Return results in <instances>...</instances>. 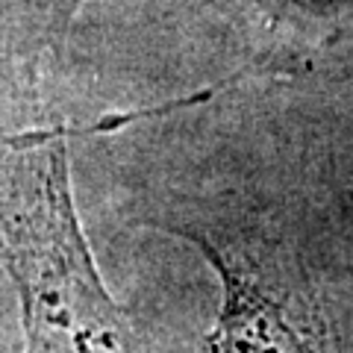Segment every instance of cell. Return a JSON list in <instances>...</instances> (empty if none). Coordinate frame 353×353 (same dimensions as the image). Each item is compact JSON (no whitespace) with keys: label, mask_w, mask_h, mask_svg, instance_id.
<instances>
[{"label":"cell","mask_w":353,"mask_h":353,"mask_svg":"<svg viewBox=\"0 0 353 353\" xmlns=\"http://www.w3.org/2000/svg\"><path fill=\"white\" fill-rule=\"evenodd\" d=\"M68 130L0 139V268L21 301L27 353H136L77 221Z\"/></svg>","instance_id":"6da1fadb"},{"label":"cell","mask_w":353,"mask_h":353,"mask_svg":"<svg viewBox=\"0 0 353 353\" xmlns=\"http://www.w3.org/2000/svg\"><path fill=\"white\" fill-rule=\"evenodd\" d=\"M221 280V309L206 336L209 353H336L315 289L297 262L274 248L227 241L180 227Z\"/></svg>","instance_id":"7a4b0ae2"},{"label":"cell","mask_w":353,"mask_h":353,"mask_svg":"<svg viewBox=\"0 0 353 353\" xmlns=\"http://www.w3.org/2000/svg\"><path fill=\"white\" fill-rule=\"evenodd\" d=\"M83 0H0V41H57L74 21Z\"/></svg>","instance_id":"3957f363"}]
</instances>
